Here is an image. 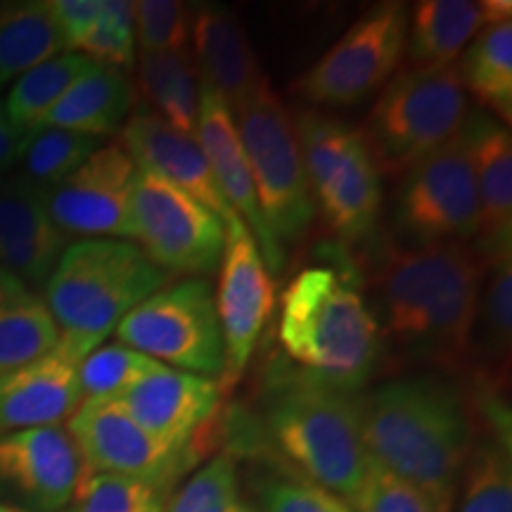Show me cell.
Returning a JSON list of instances; mask_svg holds the SVG:
<instances>
[{
	"label": "cell",
	"instance_id": "cell-1",
	"mask_svg": "<svg viewBox=\"0 0 512 512\" xmlns=\"http://www.w3.org/2000/svg\"><path fill=\"white\" fill-rule=\"evenodd\" d=\"M484 264L467 245L408 249L382 242L368 271V309L380 332L382 358L394 370L467 373Z\"/></svg>",
	"mask_w": 512,
	"mask_h": 512
},
{
	"label": "cell",
	"instance_id": "cell-2",
	"mask_svg": "<svg viewBox=\"0 0 512 512\" xmlns=\"http://www.w3.org/2000/svg\"><path fill=\"white\" fill-rule=\"evenodd\" d=\"M370 460L418 489L437 512H453L475 425L465 394L441 375L384 382L358 399Z\"/></svg>",
	"mask_w": 512,
	"mask_h": 512
},
{
	"label": "cell",
	"instance_id": "cell-3",
	"mask_svg": "<svg viewBox=\"0 0 512 512\" xmlns=\"http://www.w3.org/2000/svg\"><path fill=\"white\" fill-rule=\"evenodd\" d=\"M278 337L299 373L351 396L366 387L382 358L380 332L361 278L342 256L304 268L287 285Z\"/></svg>",
	"mask_w": 512,
	"mask_h": 512
},
{
	"label": "cell",
	"instance_id": "cell-4",
	"mask_svg": "<svg viewBox=\"0 0 512 512\" xmlns=\"http://www.w3.org/2000/svg\"><path fill=\"white\" fill-rule=\"evenodd\" d=\"M264 394L266 432L280 456L306 482L349 503L373 465L356 396L325 387L290 363L268 370Z\"/></svg>",
	"mask_w": 512,
	"mask_h": 512
},
{
	"label": "cell",
	"instance_id": "cell-5",
	"mask_svg": "<svg viewBox=\"0 0 512 512\" xmlns=\"http://www.w3.org/2000/svg\"><path fill=\"white\" fill-rule=\"evenodd\" d=\"M169 273L126 240H79L64 249L46 283V302L62 335L102 344L126 313L162 290Z\"/></svg>",
	"mask_w": 512,
	"mask_h": 512
},
{
	"label": "cell",
	"instance_id": "cell-6",
	"mask_svg": "<svg viewBox=\"0 0 512 512\" xmlns=\"http://www.w3.org/2000/svg\"><path fill=\"white\" fill-rule=\"evenodd\" d=\"M470 107L458 64L411 67L382 88L363 138L382 176H403L463 128Z\"/></svg>",
	"mask_w": 512,
	"mask_h": 512
},
{
	"label": "cell",
	"instance_id": "cell-7",
	"mask_svg": "<svg viewBox=\"0 0 512 512\" xmlns=\"http://www.w3.org/2000/svg\"><path fill=\"white\" fill-rule=\"evenodd\" d=\"M479 228V195L465 131L401 176L392 200V240L408 249L467 245Z\"/></svg>",
	"mask_w": 512,
	"mask_h": 512
},
{
	"label": "cell",
	"instance_id": "cell-8",
	"mask_svg": "<svg viewBox=\"0 0 512 512\" xmlns=\"http://www.w3.org/2000/svg\"><path fill=\"white\" fill-rule=\"evenodd\" d=\"M233 117L268 228L280 245L299 240L316 216V202L290 112L266 86Z\"/></svg>",
	"mask_w": 512,
	"mask_h": 512
},
{
	"label": "cell",
	"instance_id": "cell-9",
	"mask_svg": "<svg viewBox=\"0 0 512 512\" xmlns=\"http://www.w3.org/2000/svg\"><path fill=\"white\" fill-rule=\"evenodd\" d=\"M114 335L124 347L183 373L209 380L226 373V344L207 280L190 278L162 287L126 313Z\"/></svg>",
	"mask_w": 512,
	"mask_h": 512
},
{
	"label": "cell",
	"instance_id": "cell-10",
	"mask_svg": "<svg viewBox=\"0 0 512 512\" xmlns=\"http://www.w3.org/2000/svg\"><path fill=\"white\" fill-rule=\"evenodd\" d=\"M406 34V5H375L297 81V91L309 102L328 107H349L366 100L387 86L406 57Z\"/></svg>",
	"mask_w": 512,
	"mask_h": 512
},
{
	"label": "cell",
	"instance_id": "cell-11",
	"mask_svg": "<svg viewBox=\"0 0 512 512\" xmlns=\"http://www.w3.org/2000/svg\"><path fill=\"white\" fill-rule=\"evenodd\" d=\"M136 240L166 273H214L226 247V226L204 204L162 178L136 171L131 190Z\"/></svg>",
	"mask_w": 512,
	"mask_h": 512
},
{
	"label": "cell",
	"instance_id": "cell-12",
	"mask_svg": "<svg viewBox=\"0 0 512 512\" xmlns=\"http://www.w3.org/2000/svg\"><path fill=\"white\" fill-rule=\"evenodd\" d=\"M91 475H117L174 486L188 467V451L140 427L114 396L83 399L67 425Z\"/></svg>",
	"mask_w": 512,
	"mask_h": 512
},
{
	"label": "cell",
	"instance_id": "cell-13",
	"mask_svg": "<svg viewBox=\"0 0 512 512\" xmlns=\"http://www.w3.org/2000/svg\"><path fill=\"white\" fill-rule=\"evenodd\" d=\"M136 171L121 140L102 145L72 176L41 192L43 207L67 238L136 240L131 221Z\"/></svg>",
	"mask_w": 512,
	"mask_h": 512
},
{
	"label": "cell",
	"instance_id": "cell-14",
	"mask_svg": "<svg viewBox=\"0 0 512 512\" xmlns=\"http://www.w3.org/2000/svg\"><path fill=\"white\" fill-rule=\"evenodd\" d=\"M216 313L226 344L223 389L233 387L245 373L249 358L266 323L275 311V283L259 247L240 219L226 226V247L221 256Z\"/></svg>",
	"mask_w": 512,
	"mask_h": 512
},
{
	"label": "cell",
	"instance_id": "cell-15",
	"mask_svg": "<svg viewBox=\"0 0 512 512\" xmlns=\"http://www.w3.org/2000/svg\"><path fill=\"white\" fill-rule=\"evenodd\" d=\"M100 344L62 335L46 356L0 377V437L62 425L81 406V361Z\"/></svg>",
	"mask_w": 512,
	"mask_h": 512
},
{
	"label": "cell",
	"instance_id": "cell-16",
	"mask_svg": "<svg viewBox=\"0 0 512 512\" xmlns=\"http://www.w3.org/2000/svg\"><path fill=\"white\" fill-rule=\"evenodd\" d=\"M88 475L67 427H36L0 437V482L38 510L69 508Z\"/></svg>",
	"mask_w": 512,
	"mask_h": 512
},
{
	"label": "cell",
	"instance_id": "cell-17",
	"mask_svg": "<svg viewBox=\"0 0 512 512\" xmlns=\"http://www.w3.org/2000/svg\"><path fill=\"white\" fill-rule=\"evenodd\" d=\"M195 138L202 147L204 157H207L211 174L219 183L223 197L252 233L256 247L264 256L266 268L271 275L280 273L285 266V249L275 240L264 219L259 197H256L252 171H249L245 150H242L238 124H235V117L226 100L209 91L207 86H202L200 121H197Z\"/></svg>",
	"mask_w": 512,
	"mask_h": 512
},
{
	"label": "cell",
	"instance_id": "cell-18",
	"mask_svg": "<svg viewBox=\"0 0 512 512\" xmlns=\"http://www.w3.org/2000/svg\"><path fill=\"white\" fill-rule=\"evenodd\" d=\"M121 145L131 155L136 169L162 178L195 202L219 216L223 226L238 219L216 183L211 166L197 138L185 136L159 119L155 112L140 107L121 128Z\"/></svg>",
	"mask_w": 512,
	"mask_h": 512
},
{
	"label": "cell",
	"instance_id": "cell-19",
	"mask_svg": "<svg viewBox=\"0 0 512 512\" xmlns=\"http://www.w3.org/2000/svg\"><path fill=\"white\" fill-rule=\"evenodd\" d=\"M114 399L152 437L190 451L192 441L219 408L221 384L159 363Z\"/></svg>",
	"mask_w": 512,
	"mask_h": 512
},
{
	"label": "cell",
	"instance_id": "cell-20",
	"mask_svg": "<svg viewBox=\"0 0 512 512\" xmlns=\"http://www.w3.org/2000/svg\"><path fill=\"white\" fill-rule=\"evenodd\" d=\"M479 195L475 254L484 268L512 256V138L489 112L467 114L463 124Z\"/></svg>",
	"mask_w": 512,
	"mask_h": 512
},
{
	"label": "cell",
	"instance_id": "cell-21",
	"mask_svg": "<svg viewBox=\"0 0 512 512\" xmlns=\"http://www.w3.org/2000/svg\"><path fill=\"white\" fill-rule=\"evenodd\" d=\"M190 41L202 86L221 95L230 112H238L268 86L245 27L230 10L200 5L192 12Z\"/></svg>",
	"mask_w": 512,
	"mask_h": 512
},
{
	"label": "cell",
	"instance_id": "cell-22",
	"mask_svg": "<svg viewBox=\"0 0 512 512\" xmlns=\"http://www.w3.org/2000/svg\"><path fill=\"white\" fill-rule=\"evenodd\" d=\"M510 17V0H422L408 12L406 57L413 67L456 64L479 31Z\"/></svg>",
	"mask_w": 512,
	"mask_h": 512
},
{
	"label": "cell",
	"instance_id": "cell-23",
	"mask_svg": "<svg viewBox=\"0 0 512 512\" xmlns=\"http://www.w3.org/2000/svg\"><path fill=\"white\" fill-rule=\"evenodd\" d=\"M131 107L133 86L128 76L119 69L93 62L91 69L81 74L48 112L41 126L64 128L102 140L124 128Z\"/></svg>",
	"mask_w": 512,
	"mask_h": 512
},
{
	"label": "cell",
	"instance_id": "cell-24",
	"mask_svg": "<svg viewBox=\"0 0 512 512\" xmlns=\"http://www.w3.org/2000/svg\"><path fill=\"white\" fill-rule=\"evenodd\" d=\"M512 342V256L486 266L467 342V370L484 387H501L510 368Z\"/></svg>",
	"mask_w": 512,
	"mask_h": 512
},
{
	"label": "cell",
	"instance_id": "cell-25",
	"mask_svg": "<svg viewBox=\"0 0 512 512\" xmlns=\"http://www.w3.org/2000/svg\"><path fill=\"white\" fill-rule=\"evenodd\" d=\"M382 174L377 169L363 138L344 169L332 178V183L316 197L337 240L361 242L373 235L382 214Z\"/></svg>",
	"mask_w": 512,
	"mask_h": 512
},
{
	"label": "cell",
	"instance_id": "cell-26",
	"mask_svg": "<svg viewBox=\"0 0 512 512\" xmlns=\"http://www.w3.org/2000/svg\"><path fill=\"white\" fill-rule=\"evenodd\" d=\"M62 53L69 48L50 3L31 0L0 8V88Z\"/></svg>",
	"mask_w": 512,
	"mask_h": 512
},
{
	"label": "cell",
	"instance_id": "cell-27",
	"mask_svg": "<svg viewBox=\"0 0 512 512\" xmlns=\"http://www.w3.org/2000/svg\"><path fill=\"white\" fill-rule=\"evenodd\" d=\"M465 93L503 126L512 121V22L491 24L472 38L458 64ZM482 110V112H484Z\"/></svg>",
	"mask_w": 512,
	"mask_h": 512
},
{
	"label": "cell",
	"instance_id": "cell-28",
	"mask_svg": "<svg viewBox=\"0 0 512 512\" xmlns=\"http://www.w3.org/2000/svg\"><path fill=\"white\" fill-rule=\"evenodd\" d=\"M91 60L81 53H62L41 62L24 76L12 83L8 98H5V110L15 126L24 133L36 131L48 112L60 102V98L81 74L91 69Z\"/></svg>",
	"mask_w": 512,
	"mask_h": 512
},
{
	"label": "cell",
	"instance_id": "cell-29",
	"mask_svg": "<svg viewBox=\"0 0 512 512\" xmlns=\"http://www.w3.org/2000/svg\"><path fill=\"white\" fill-rule=\"evenodd\" d=\"M60 339V328L43 299L24 294L0 306V377L46 356Z\"/></svg>",
	"mask_w": 512,
	"mask_h": 512
},
{
	"label": "cell",
	"instance_id": "cell-30",
	"mask_svg": "<svg viewBox=\"0 0 512 512\" xmlns=\"http://www.w3.org/2000/svg\"><path fill=\"white\" fill-rule=\"evenodd\" d=\"M294 126H297L306 178H309L313 202H316L320 192L328 188L332 178L349 162V157L363 145V133L320 112H304L299 124Z\"/></svg>",
	"mask_w": 512,
	"mask_h": 512
},
{
	"label": "cell",
	"instance_id": "cell-31",
	"mask_svg": "<svg viewBox=\"0 0 512 512\" xmlns=\"http://www.w3.org/2000/svg\"><path fill=\"white\" fill-rule=\"evenodd\" d=\"M100 147V138L53 126L36 128L27 133L22 157H19V162L24 164V181L41 192L55 188Z\"/></svg>",
	"mask_w": 512,
	"mask_h": 512
},
{
	"label": "cell",
	"instance_id": "cell-32",
	"mask_svg": "<svg viewBox=\"0 0 512 512\" xmlns=\"http://www.w3.org/2000/svg\"><path fill=\"white\" fill-rule=\"evenodd\" d=\"M458 496V512H512L510 446L501 439L475 441Z\"/></svg>",
	"mask_w": 512,
	"mask_h": 512
},
{
	"label": "cell",
	"instance_id": "cell-33",
	"mask_svg": "<svg viewBox=\"0 0 512 512\" xmlns=\"http://www.w3.org/2000/svg\"><path fill=\"white\" fill-rule=\"evenodd\" d=\"M164 512H256V508L242 491L238 463L221 453L169 496Z\"/></svg>",
	"mask_w": 512,
	"mask_h": 512
},
{
	"label": "cell",
	"instance_id": "cell-34",
	"mask_svg": "<svg viewBox=\"0 0 512 512\" xmlns=\"http://www.w3.org/2000/svg\"><path fill=\"white\" fill-rule=\"evenodd\" d=\"M171 486L117 475H88L67 512H164Z\"/></svg>",
	"mask_w": 512,
	"mask_h": 512
},
{
	"label": "cell",
	"instance_id": "cell-35",
	"mask_svg": "<svg viewBox=\"0 0 512 512\" xmlns=\"http://www.w3.org/2000/svg\"><path fill=\"white\" fill-rule=\"evenodd\" d=\"M157 366V361L119 342L107 344V347L100 344L98 349H93L83 358L79 366V387L83 399L117 396Z\"/></svg>",
	"mask_w": 512,
	"mask_h": 512
},
{
	"label": "cell",
	"instance_id": "cell-36",
	"mask_svg": "<svg viewBox=\"0 0 512 512\" xmlns=\"http://www.w3.org/2000/svg\"><path fill=\"white\" fill-rule=\"evenodd\" d=\"M74 53L86 55L95 64L128 72L136 62V29H133V3L107 0L102 3L98 24L76 46Z\"/></svg>",
	"mask_w": 512,
	"mask_h": 512
},
{
	"label": "cell",
	"instance_id": "cell-37",
	"mask_svg": "<svg viewBox=\"0 0 512 512\" xmlns=\"http://www.w3.org/2000/svg\"><path fill=\"white\" fill-rule=\"evenodd\" d=\"M192 12L176 0H143L133 3V29L140 53H178L190 50Z\"/></svg>",
	"mask_w": 512,
	"mask_h": 512
},
{
	"label": "cell",
	"instance_id": "cell-38",
	"mask_svg": "<svg viewBox=\"0 0 512 512\" xmlns=\"http://www.w3.org/2000/svg\"><path fill=\"white\" fill-rule=\"evenodd\" d=\"M256 496V512H351L347 503L302 477H264Z\"/></svg>",
	"mask_w": 512,
	"mask_h": 512
},
{
	"label": "cell",
	"instance_id": "cell-39",
	"mask_svg": "<svg viewBox=\"0 0 512 512\" xmlns=\"http://www.w3.org/2000/svg\"><path fill=\"white\" fill-rule=\"evenodd\" d=\"M347 508L351 512H437L418 489L375 463Z\"/></svg>",
	"mask_w": 512,
	"mask_h": 512
},
{
	"label": "cell",
	"instance_id": "cell-40",
	"mask_svg": "<svg viewBox=\"0 0 512 512\" xmlns=\"http://www.w3.org/2000/svg\"><path fill=\"white\" fill-rule=\"evenodd\" d=\"M50 221L46 207H43L41 190L24 181H5L0 190V252L10 247L31 230L46 226Z\"/></svg>",
	"mask_w": 512,
	"mask_h": 512
},
{
	"label": "cell",
	"instance_id": "cell-41",
	"mask_svg": "<svg viewBox=\"0 0 512 512\" xmlns=\"http://www.w3.org/2000/svg\"><path fill=\"white\" fill-rule=\"evenodd\" d=\"M57 27H60L67 48L76 50V46L88 36L102 15V0H53L50 3Z\"/></svg>",
	"mask_w": 512,
	"mask_h": 512
},
{
	"label": "cell",
	"instance_id": "cell-42",
	"mask_svg": "<svg viewBox=\"0 0 512 512\" xmlns=\"http://www.w3.org/2000/svg\"><path fill=\"white\" fill-rule=\"evenodd\" d=\"M24 140H27V133L15 126V121L10 119L8 110H5L3 100H0V176L19 162L24 150Z\"/></svg>",
	"mask_w": 512,
	"mask_h": 512
},
{
	"label": "cell",
	"instance_id": "cell-43",
	"mask_svg": "<svg viewBox=\"0 0 512 512\" xmlns=\"http://www.w3.org/2000/svg\"><path fill=\"white\" fill-rule=\"evenodd\" d=\"M27 285H22L15 275H10L8 271H3L0 268V306L8 304V302H15V299L24 297L27 294Z\"/></svg>",
	"mask_w": 512,
	"mask_h": 512
},
{
	"label": "cell",
	"instance_id": "cell-44",
	"mask_svg": "<svg viewBox=\"0 0 512 512\" xmlns=\"http://www.w3.org/2000/svg\"><path fill=\"white\" fill-rule=\"evenodd\" d=\"M0 512H27V510H19V508H12V505L0 503Z\"/></svg>",
	"mask_w": 512,
	"mask_h": 512
},
{
	"label": "cell",
	"instance_id": "cell-45",
	"mask_svg": "<svg viewBox=\"0 0 512 512\" xmlns=\"http://www.w3.org/2000/svg\"><path fill=\"white\" fill-rule=\"evenodd\" d=\"M3 185H5V181H3V176H0V190H3Z\"/></svg>",
	"mask_w": 512,
	"mask_h": 512
}]
</instances>
